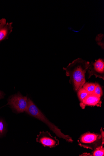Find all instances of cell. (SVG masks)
<instances>
[{
	"instance_id": "cell-1",
	"label": "cell",
	"mask_w": 104,
	"mask_h": 156,
	"mask_svg": "<svg viewBox=\"0 0 104 156\" xmlns=\"http://www.w3.org/2000/svg\"><path fill=\"white\" fill-rule=\"evenodd\" d=\"M90 64L89 62L78 58L70 63L67 67L63 68L66 76L72 80L76 91L82 88L85 83V74Z\"/></svg>"
},
{
	"instance_id": "cell-2",
	"label": "cell",
	"mask_w": 104,
	"mask_h": 156,
	"mask_svg": "<svg viewBox=\"0 0 104 156\" xmlns=\"http://www.w3.org/2000/svg\"><path fill=\"white\" fill-rule=\"evenodd\" d=\"M27 114L34 117L46 124L58 137L66 141L72 143L73 140L70 136L63 133L60 129L49 121L29 98H28L27 107L25 112Z\"/></svg>"
},
{
	"instance_id": "cell-3",
	"label": "cell",
	"mask_w": 104,
	"mask_h": 156,
	"mask_svg": "<svg viewBox=\"0 0 104 156\" xmlns=\"http://www.w3.org/2000/svg\"><path fill=\"white\" fill-rule=\"evenodd\" d=\"M78 142L80 147L93 150L104 145L100 134L90 132L82 135L78 139Z\"/></svg>"
},
{
	"instance_id": "cell-4",
	"label": "cell",
	"mask_w": 104,
	"mask_h": 156,
	"mask_svg": "<svg viewBox=\"0 0 104 156\" xmlns=\"http://www.w3.org/2000/svg\"><path fill=\"white\" fill-rule=\"evenodd\" d=\"M8 105L18 113L25 112L28 105V98L20 93L13 95L8 99Z\"/></svg>"
},
{
	"instance_id": "cell-5",
	"label": "cell",
	"mask_w": 104,
	"mask_h": 156,
	"mask_svg": "<svg viewBox=\"0 0 104 156\" xmlns=\"http://www.w3.org/2000/svg\"><path fill=\"white\" fill-rule=\"evenodd\" d=\"M37 142L41 144L45 147L54 148L59 144V140L56 137L53 136L48 131L40 132L37 136Z\"/></svg>"
},
{
	"instance_id": "cell-6",
	"label": "cell",
	"mask_w": 104,
	"mask_h": 156,
	"mask_svg": "<svg viewBox=\"0 0 104 156\" xmlns=\"http://www.w3.org/2000/svg\"><path fill=\"white\" fill-rule=\"evenodd\" d=\"M12 24L13 23H7L5 19L0 20V41L8 38L13 31Z\"/></svg>"
},
{
	"instance_id": "cell-7",
	"label": "cell",
	"mask_w": 104,
	"mask_h": 156,
	"mask_svg": "<svg viewBox=\"0 0 104 156\" xmlns=\"http://www.w3.org/2000/svg\"><path fill=\"white\" fill-rule=\"evenodd\" d=\"M102 102L100 98L93 94H89L80 104V105L82 109H84L86 106L101 107Z\"/></svg>"
},
{
	"instance_id": "cell-8",
	"label": "cell",
	"mask_w": 104,
	"mask_h": 156,
	"mask_svg": "<svg viewBox=\"0 0 104 156\" xmlns=\"http://www.w3.org/2000/svg\"><path fill=\"white\" fill-rule=\"evenodd\" d=\"M88 69L90 70V72L93 71L98 73L103 74L104 72V62L103 61L99 59L94 63H90Z\"/></svg>"
},
{
	"instance_id": "cell-9",
	"label": "cell",
	"mask_w": 104,
	"mask_h": 156,
	"mask_svg": "<svg viewBox=\"0 0 104 156\" xmlns=\"http://www.w3.org/2000/svg\"><path fill=\"white\" fill-rule=\"evenodd\" d=\"M7 132V124L4 119L0 117V139L5 137Z\"/></svg>"
},
{
	"instance_id": "cell-10",
	"label": "cell",
	"mask_w": 104,
	"mask_h": 156,
	"mask_svg": "<svg viewBox=\"0 0 104 156\" xmlns=\"http://www.w3.org/2000/svg\"><path fill=\"white\" fill-rule=\"evenodd\" d=\"M96 85V83H87L84 84L82 87L89 94H92L95 90Z\"/></svg>"
},
{
	"instance_id": "cell-11",
	"label": "cell",
	"mask_w": 104,
	"mask_h": 156,
	"mask_svg": "<svg viewBox=\"0 0 104 156\" xmlns=\"http://www.w3.org/2000/svg\"><path fill=\"white\" fill-rule=\"evenodd\" d=\"M77 95L80 101L81 102H82L89 94L82 87L78 90Z\"/></svg>"
},
{
	"instance_id": "cell-12",
	"label": "cell",
	"mask_w": 104,
	"mask_h": 156,
	"mask_svg": "<svg viewBox=\"0 0 104 156\" xmlns=\"http://www.w3.org/2000/svg\"><path fill=\"white\" fill-rule=\"evenodd\" d=\"M92 152L93 156H103L104 155V148L101 146L98 147L94 150Z\"/></svg>"
},
{
	"instance_id": "cell-13",
	"label": "cell",
	"mask_w": 104,
	"mask_h": 156,
	"mask_svg": "<svg viewBox=\"0 0 104 156\" xmlns=\"http://www.w3.org/2000/svg\"><path fill=\"white\" fill-rule=\"evenodd\" d=\"M104 35L102 34H98L96 37L95 40L97 44L102 49L104 48Z\"/></svg>"
},
{
	"instance_id": "cell-14",
	"label": "cell",
	"mask_w": 104,
	"mask_h": 156,
	"mask_svg": "<svg viewBox=\"0 0 104 156\" xmlns=\"http://www.w3.org/2000/svg\"><path fill=\"white\" fill-rule=\"evenodd\" d=\"M102 94L103 92L101 87L99 84L96 83L95 90L92 94L101 98L102 95Z\"/></svg>"
},
{
	"instance_id": "cell-15",
	"label": "cell",
	"mask_w": 104,
	"mask_h": 156,
	"mask_svg": "<svg viewBox=\"0 0 104 156\" xmlns=\"http://www.w3.org/2000/svg\"><path fill=\"white\" fill-rule=\"evenodd\" d=\"M101 132V138L102 142V143L104 144V132L103 130L102 127H101V128L100 129Z\"/></svg>"
},
{
	"instance_id": "cell-16",
	"label": "cell",
	"mask_w": 104,
	"mask_h": 156,
	"mask_svg": "<svg viewBox=\"0 0 104 156\" xmlns=\"http://www.w3.org/2000/svg\"><path fill=\"white\" fill-rule=\"evenodd\" d=\"M5 95V94L3 92L0 90V100L4 98Z\"/></svg>"
},
{
	"instance_id": "cell-17",
	"label": "cell",
	"mask_w": 104,
	"mask_h": 156,
	"mask_svg": "<svg viewBox=\"0 0 104 156\" xmlns=\"http://www.w3.org/2000/svg\"><path fill=\"white\" fill-rule=\"evenodd\" d=\"M80 156H92L89 153H83V154L80 155Z\"/></svg>"
},
{
	"instance_id": "cell-18",
	"label": "cell",
	"mask_w": 104,
	"mask_h": 156,
	"mask_svg": "<svg viewBox=\"0 0 104 156\" xmlns=\"http://www.w3.org/2000/svg\"><path fill=\"white\" fill-rule=\"evenodd\" d=\"M1 108H0V109H1Z\"/></svg>"
}]
</instances>
